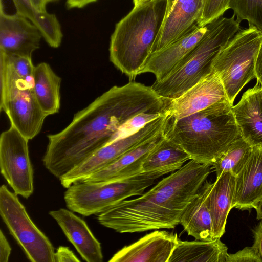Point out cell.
Instances as JSON below:
<instances>
[{
	"instance_id": "obj_20",
	"label": "cell",
	"mask_w": 262,
	"mask_h": 262,
	"mask_svg": "<svg viewBox=\"0 0 262 262\" xmlns=\"http://www.w3.org/2000/svg\"><path fill=\"white\" fill-rule=\"evenodd\" d=\"M163 133L125 153L111 164L80 182L117 180L143 172L142 166L144 160L149 152L164 138Z\"/></svg>"
},
{
	"instance_id": "obj_16",
	"label": "cell",
	"mask_w": 262,
	"mask_h": 262,
	"mask_svg": "<svg viewBox=\"0 0 262 262\" xmlns=\"http://www.w3.org/2000/svg\"><path fill=\"white\" fill-rule=\"evenodd\" d=\"M210 23L196 25L184 35L165 48L151 54L140 74L151 73L156 81L167 76L195 47L208 30Z\"/></svg>"
},
{
	"instance_id": "obj_5",
	"label": "cell",
	"mask_w": 262,
	"mask_h": 262,
	"mask_svg": "<svg viewBox=\"0 0 262 262\" xmlns=\"http://www.w3.org/2000/svg\"><path fill=\"white\" fill-rule=\"evenodd\" d=\"M235 17L222 16L210 23L206 34L173 70L154 82L153 90L165 101L174 99L211 73L218 53L240 29L241 21Z\"/></svg>"
},
{
	"instance_id": "obj_42",
	"label": "cell",
	"mask_w": 262,
	"mask_h": 262,
	"mask_svg": "<svg viewBox=\"0 0 262 262\" xmlns=\"http://www.w3.org/2000/svg\"><path fill=\"white\" fill-rule=\"evenodd\" d=\"M57 0H44L45 4L47 5L48 3L54 2Z\"/></svg>"
},
{
	"instance_id": "obj_22",
	"label": "cell",
	"mask_w": 262,
	"mask_h": 262,
	"mask_svg": "<svg viewBox=\"0 0 262 262\" xmlns=\"http://www.w3.org/2000/svg\"><path fill=\"white\" fill-rule=\"evenodd\" d=\"M211 183L206 181L183 212L180 224L189 235L195 239L214 238L211 216L207 204V195Z\"/></svg>"
},
{
	"instance_id": "obj_27",
	"label": "cell",
	"mask_w": 262,
	"mask_h": 262,
	"mask_svg": "<svg viewBox=\"0 0 262 262\" xmlns=\"http://www.w3.org/2000/svg\"><path fill=\"white\" fill-rule=\"evenodd\" d=\"M31 22L37 28L49 46L53 48L60 46L63 34L55 14L49 13L46 10H36Z\"/></svg>"
},
{
	"instance_id": "obj_32",
	"label": "cell",
	"mask_w": 262,
	"mask_h": 262,
	"mask_svg": "<svg viewBox=\"0 0 262 262\" xmlns=\"http://www.w3.org/2000/svg\"><path fill=\"white\" fill-rule=\"evenodd\" d=\"M226 262H262V258L257 248L253 244L235 253H228Z\"/></svg>"
},
{
	"instance_id": "obj_31",
	"label": "cell",
	"mask_w": 262,
	"mask_h": 262,
	"mask_svg": "<svg viewBox=\"0 0 262 262\" xmlns=\"http://www.w3.org/2000/svg\"><path fill=\"white\" fill-rule=\"evenodd\" d=\"M0 51L4 54L14 70L20 77L34 83L35 66L33 64L31 58L11 55Z\"/></svg>"
},
{
	"instance_id": "obj_3",
	"label": "cell",
	"mask_w": 262,
	"mask_h": 262,
	"mask_svg": "<svg viewBox=\"0 0 262 262\" xmlns=\"http://www.w3.org/2000/svg\"><path fill=\"white\" fill-rule=\"evenodd\" d=\"M232 106L227 100L179 119L169 118L164 136L190 160L212 166L241 137Z\"/></svg>"
},
{
	"instance_id": "obj_10",
	"label": "cell",
	"mask_w": 262,
	"mask_h": 262,
	"mask_svg": "<svg viewBox=\"0 0 262 262\" xmlns=\"http://www.w3.org/2000/svg\"><path fill=\"white\" fill-rule=\"evenodd\" d=\"M168 120L166 114L150 122L136 133L101 147L59 180L67 188L104 168L122 155L162 133Z\"/></svg>"
},
{
	"instance_id": "obj_9",
	"label": "cell",
	"mask_w": 262,
	"mask_h": 262,
	"mask_svg": "<svg viewBox=\"0 0 262 262\" xmlns=\"http://www.w3.org/2000/svg\"><path fill=\"white\" fill-rule=\"evenodd\" d=\"M0 215L30 261L55 262L52 244L31 219L17 195L4 184L0 187Z\"/></svg>"
},
{
	"instance_id": "obj_2",
	"label": "cell",
	"mask_w": 262,
	"mask_h": 262,
	"mask_svg": "<svg viewBox=\"0 0 262 262\" xmlns=\"http://www.w3.org/2000/svg\"><path fill=\"white\" fill-rule=\"evenodd\" d=\"M211 166L190 160L140 196L99 214L98 221L121 233L174 228L211 173Z\"/></svg>"
},
{
	"instance_id": "obj_4",
	"label": "cell",
	"mask_w": 262,
	"mask_h": 262,
	"mask_svg": "<svg viewBox=\"0 0 262 262\" xmlns=\"http://www.w3.org/2000/svg\"><path fill=\"white\" fill-rule=\"evenodd\" d=\"M167 0H148L134 6L115 26L111 35L110 60L132 81L152 53L162 27Z\"/></svg>"
},
{
	"instance_id": "obj_37",
	"label": "cell",
	"mask_w": 262,
	"mask_h": 262,
	"mask_svg": "<svg viewBox=\"0 0 262 262\" xmlns=\"http://www.w3.org/2000/svg\"><path fill=\"white\" fill-rule=\"evenodd\" d=\"M253 235V244L257 248L262 258V222H259L254 229Z\"/></svg>"
},
{
	"instance_id": "obj_26",
	"label": "cell",
	"mask_w": 262,
	"mask_h": 262,
	"mask_svg": "<svg viewBox=\"0 0 262 262\" xmlns=\"http://www.w3.org/2000/svg\"><path fill=\"white\" fill-rule=\"evenodd\" d=\"M252 148L241 137L233 142L212 165L216 177L225 172L235 176L248 159Z\"/></svg>"
},
{
	"instance_id": "obj_19",
	"label": "cell",
	"mask_w": 262,
	"mask_h": 262,
	"mask_svg": "<svg viewBox=\"0 0 262 262\" xmlns=\"http://www.w3.org/2000/svg\"><path fill=\"white\" fill-rule=\"evenodd\" d=\"M242 139L252 147L262 146V88L258 82L232 106Z\"/></svg>"
},
{
	"instance_id": "obj_23",
	"label": "cell",
	"mask_w": 262,
	"mask_h": 262,
	"mask_svg": "<svg viewBox=\"0 0 262 262\" xmlns=\"http://www.w3.org/2000/svg\"><path fill=\"white\" fill-rule=\"evenodd\" d=\"M220 238L192 241L179 239L168 262H226L228 248Z\"/></svg>"
},
{
	"instance_id": "obj_17",
	"label": "cell",
	"mask_w": 262,
	"mask_h": 262,
	"mask_svg": "<svg viewBox=\"0 0 262 262\" xmlns=\"http://www.w3.org/2000/svg\"><path fill=\"white\" fill-rule=\"evenodd\" d=\"M49 214L56 221L83 260L87 262L103 261L101 244L83 219L64 208L50 211Z\"/></svg>"
},
{
	"instance_id": "obj_21",
	"label": "cell",
	"mask_w": 262,
	"mask_h": 262,
	"mask_svg": "<svg viewBox=\"0 0 262 262\" xmlns=\"http://www.w3.org/2000/svg\"><path fill=\"white\" fill-rule=\"evenodd\" d=\"M235 175L222 173L211 183L207 195V204L212 221L214 238H221L225 232L227 219L232 209Z\"/></svg>"
},
{
	"instance_id": "obj_12",
	"label": "cell",
	"mask_w": 262,
	"mask_h": 262,
	"mask_svg": "<svg viewBox=\"0 0 262 262\" xmlns=\"http://www.w3.org/2000/svg\"><path fill=\"white\" fill-rule=\"evenodd\" d=\"M227 100V97L221 79L212 70L211 73L181 96L166 101L165 112L170 119L176 120Z\"/></svg>"
},
{
	"instance_id": "obj_36",
	"label": "cell",
	"mask_w": 262,
	"mask_h": 262,
	"mask_svg": "<svg viewBox=\"0 0 262 262\" xmlns=\"http://www.w3.org/2000/svg\"><path fill=\"white\" fill-rule=\"evenodd\" d=\"M255 72L257 82L262 84V41L260 45L255 63Z\"/></svg>"
},
{
	"instance_id": "obj_24",
	"label": "cell",
	"mask_w": 262,
	"mask_h": 262,
	"mask_svg": "<svg viewBox=\"0 0 262 262\" xmlns=\"http://www.w3.org/2000/svg\"><path fill=\"white\" fill-rule=\"evenodd\" d=\"M33 89L37 100L46 115L58 113L60 108L61 78L47 62L35 66Z\"/></svg>"
},
{
	"instance_id": "obj_30",
	"label": "cell",
	"mask_w": 262,
	"mask_h": 262,
	"mask_svg": "<svg viewBox=\"0 0 262 262\" xmlns=\"http://www.w3.org/2000/svg\"><path fill=\"white\" fill-rule=\"evenodd\" d=\"M231 0H205L204 6L201 17L198 25H206L214 19L223 16L229 9Z\"/></svg>"
},
{
	"instance_id": "obj_7",
	"label": "cell",
	"mask_w": 262,
	"mask_h": 262,
	"mask_svg": "<svg viewBox=\"0 0 262 262\" xmlns=\"http://www.w3.org/2000/svg\"><path fill=\"white\" fill-rule=\"evenodd\" d=\"M34 83L20 77L0 51V108L28 140L39 134L47 116L40 106Z\"/></svg>"
},
{
	"instance_id": "obj_28",
	"label": "cell",
	"mask_w": 262,
	"mask_h": 262,
	"mask_svg": "<svg viewBox=\"0 0 262 262\" xmlns=\"http://www.w3.org/2000/svg\"><path fill=\"white\" fill-rule=\"evenodd\" d=\"M229 9L237 19L247 20L249 25L262 31V0H231Z\"/></svg>"
},
{
	"instance_id": "obj_11",
	"label": "cell",
	"mask_w": 262,
	"mask_h": 262,
	"mask_svg": "<svg viewBox=\"0 0 262 262\" xmlns=\"http://www.w3.org/2000/svg\"><path fill=\"white\" fill-rule=\"evenodd\" d=\"M29 141L11 126L0 136L1 173L14 192L25 199L34 191Z\"/></svg>"
},
{
	"instance_id": "obj_14",
	"label": "cell",
	"mask_w": 262,
	"mask_h": 262,
	"mask_svg": "<svg viewBox=\"0 0 262 262\" xmlns=\"http://www.w3.org/2000/svg\"><path fill=\"white\" fill-rule=\"evenodd\" d=\"M204 3L205 0H167L164 19L151 54L169 45L197 25Z\"/></svg>"
},
{
	"instance_id": "obj_41",
	"label": "cell",
	"mask_w": 262,
	"mask_h": 262,
	"mask_svg": "<svg viewBox=\"0 0 262 262\" xmlns=\"http://www.w3.org/2000/svg\"><path fill=\"white\" fill-rule=\"evenodd\" d=\"M148 0H133L134 5H137Z\"/></svg>"
},
{
	"instance_id": "obj_18",
	"label": "cell",
	"mask_w": 262,
	"mask_h": 262,
	"mask_svg": "<svg viewBox=\"0 0 262 262\" xmlns=\"http://www.w3.org/2000/svg\"><path fill=\"white\" fill-rule=\"evenodd\" d=\"M261 199L262 146H256L235 176L232 208L250 210Z\"/></svg>"
},
{
	"instance_id": "obj_39",
	"label": "cell",
	"mask_w": 262,
	"mask_h": 262,
	"mask_svg": "<svg viewBox=\"0 0 262 262\" xmlns=\"http://www.w3.org/2000/svg\"><path fill=\"white\" fill-rule=\"evenodd\" d=\"M32 3L35 8L39 11L46 10V5L45 4L44 0H31Z\"/></svg>"
},
{
	"instance_id": "obj_35",
	"label": "cell",
	"mask_w": 262,
	"mask_h": 262,
	"mask_svg": "<svg viewBox=\"0 0 262 262\" xmlns=\"http://www.w3.org/2000/svg\"><path fill=\"white\" fill-rule=\"evenodd\" d=\"M11 248L3 231L0 230V262H8Z\"/></svg>"
},
{
	"instance_id": "obj_8",
	"label": "cell",
	"mask_w": 262,
	"mask_h": 262,
	"mask_svg": "<svg viewBox=\"0 0 262 262\" xmlns=\"http://www.w3.org/2000/svg\"><path fill=\"white\" fill-rule=\"evenodd\" d=\"M261 41L262 31L249 25L239 29L213 61L212 70L219 76L232 105L243 88L256 78L255 63Z\"/></svg>"
},
{
	"instance_id": "obj_25",
	"label": "cell",
	"mask_w": 262,
	"mask_h": 262,
	"mask_svg": "<svg viewBox=\"0 0 262 262\" xmlns=\"http://www.w3.org/2000/svg\"><path fill=\"white\" fill-rule=\"evenodd\" d=\"M189 155L175 144L164 138L149 152L144 160L142 172L167 169L173 172L183 166Z\"/></svg>"
},
{
	"instance_id": "obj_1",
	"label": "cell",
	"mask_w": 262,
	"mask_h": 262,
	"mask_svg": "<svg viewBox=\"0 0 262 262\" xmlns=\"http://www.w3.org/2000/svg\"><path fill=\"white\" fill-rule=\"evenodd\" d=\"M165 106L151 86L133 81L114 86L77 112L62 130L47 136L43 164L59 179L113 142L118 130L131 118L143 112L164 113Z\"/></svg>"
},
{
	"instance_id": "obj_15",
	"label": "cell",
	"mask_w": 262,
	"mask_h": 262,
	"mask_svg": "<svg viewBox=\"0 0 262 262\" xmlns=\"http://www.w3.org/2000/svg\"><path fill=\"white\" fill-rule=\"evenodd\" d=\"M177 234L156 230L124 247L110 262H168L178 241Z\"/></svg>"
},
{
	"instance_id": "obj_34",
	"label": "cell",
	"mask_w": 262,
	"mask_h": 262,
	"mask_svg": "<svg viewBox=\"0 0 262 262\" xmlns=\"http://www.w3.org/2000/svg\"><path fill=\"white\" fill-rule=\"evenodd\" d=\"M55 262H80V260L69 247L60 246L54 254Z\"/></svg>"
},
{
	"instance_id": "obj_40",
	"label": "cell",
	"mask_w": 262,
	"mask_h": 262,
	"mask_svg": "<svg viewBox=\"0 0 262 262\" xmlns=\"http://www.w3.org/2000/svg\"><path fill=\"white\" fill-rule=\"evenodd\" d=\"M254 208L256 211V219H262V199L255 205Z\"/></svg>"
},
{
	"instance_id": "obj_29",
	"label": "cell",
	"mask_w": 262,
	"mask_h": 262,
	"mask_svg": "<svg viewBox=\"0 0 262 262\" xmlns=\"http://www.w3.org/2000/svg\"><path fill=\"white\" fill-rule=\"evenodd\" d=\"M165 114L166 112L164 113L143 112L135 115L119 128L114 137V141L136 133L150 122Z\"/></svg>"
},
{
	"instance_id": "obj_6",
	"label": "cell",
	"mask_w": 262,
	"mask_h": 262,
	"mask_svg": "<svg viewBox=\"0 0 262 262\" xmlns=\"http://www.w3.org/2000/svg\"><path fill=\"white\" fill-rule=\"evenodd\" d=\"M170 172L161 169L117 180L77 182L67 188L64 200L68 209L74 212L99 215L127 198L142 195L157 179Z\"/></svg>"
},
{
	"instance_id": "obj_38",
	"label": "cell",
	"mask_w": 262,
	"mask_h": 262,
	"mask_svg": "<svg viewBox=\"0 0 262 262\" xmlns=\"http://www.w3.org/2000/svg\"><path fill=\"white\" fill-rule=\"evenodd\" d=\"M97 0H67V7L69 9L81 8Z\"/></svg>"
},
{
	"instance_id": "obj_43",
	"label": "cell",
	"mask_w": 262,
	"mask_h": 262,
	"mask_svg": "<svg viewBox=\"0 0 262 262\" xmlns=\"http://www.w3.org/2000/svg\"><path fill=\"white\" fill-rule=\"evenodd\" d=\"M261 88H262V84H261Z\"/></svg>"
},
{
	"instance_id": "obj_33",
	"label": "cell",
	"mask_w": 262,
	"mask_h": 262,
	"mask_svg": "<svg viewBox=\"0 0 262 262\" xmlns=\"http://www.w3.org/2000/svg\"><path fill=\"white\" fill-rule=\"evenodd\" d=\"M16 10V13L27 18L31 21L34 13L37 10L31 0H12Z\"/></svg>"
},
{
	"instance_id": "obj_13",
	"label": "cell",
	"mask_w": 262,
	"mask_h": 262,
	"mask_svg": "<svg viewBox=\"0 0 262 262\" xmlns=\"http://www.w3.org/2000/svg\"><path fill=\"white\" fill-rule=\"evenodd\" d=\"M29 19L16 13L7 14L2 0L0 6V51L7 54L31 58L38 49L42 35Z\"/></svg>"
}]
</instances>
